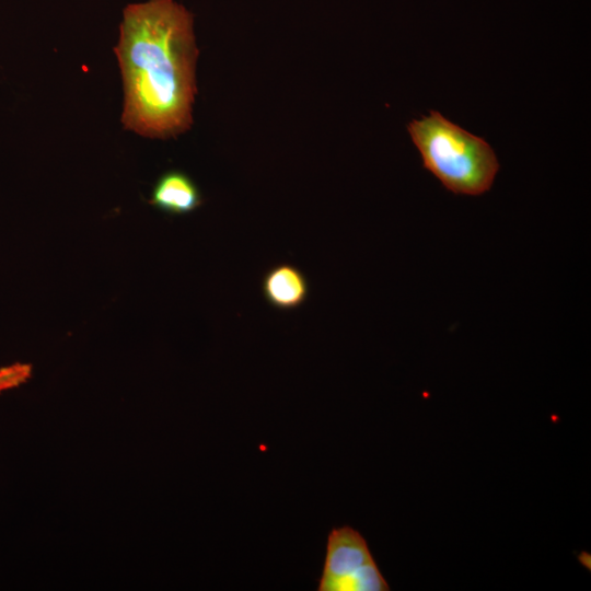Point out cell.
Returning <instances> with one entry per match:
<instances>
[{
    "label": "cell",
    "instance_id": "cell-1",
    "mask_svg": "<svg viewBox=\"0 0 591 591\" xmlns=\"http://www.w3.org/2000/svg\"><path fill=\"white\" fill-rule=\"evenodd\" d=\"M114 51L124 82L125 128L161 139L187 130L197 92L192 13L174 0L128 4Z\"/></svg>",
    "mask_w": 591,
    "mask_h": 591
},
{
    "label": "cell",
    "instance_id": "cell-2",
    "mask_svg": "<svg viewBox=\"0 0 591 591\" xmlns=\"http://www.w3.org/2000/svg\"><path fill=\"white\" fill-rule=\"evenodd\" d=\"M407 130L424 167L454 194L477 196L489 190L499 170L487 141L453 124L439 112L413 119Z\"/></svg>",
    "mask_w": 591,
    "mask_h": 591
},
{
    "label": "cell",
    "instance_id": "cell-3",
    "mask_svg": "<svg viewBox=\"0 0 591 591\" xmlns=\"http://www.w3.org/2000/svg\"><path fill=\"white\" fill-rule=\"evenodd\" d=\"M387 582L376 566L364 537L345 525L334 528L326 544L317 591H386Z\"/></svg>",
    "mask_w": 591,
    "mask_h": 591
},
{
    "label": "cell",
    "instance_id": "cell-4",
    "mask_svg": "<svg viewBox=\"0 0 591 591\" xmlns=\"http://www.w3.org/2000/svg\"><path fill=\"white\" fill-rule=\"evenodd\" d=\"M149 202L167 215H187L201 206L202 196L186 173L172 170L157 179Z\"/></svg>",
    "mask_w": 591,
    "mask_h": 591
},
{
    "label": "cell",
    "instance_id": "cell-5",
    "mask_svg": "<svg viewBox=\"0 0 591 591\" xmlns=\"http://www.w3.org/2000/svg\"><path fill=\"white\" fill-rule=\"evenodd\" d=\"M262 291L269 305L290 311L304 304L310 288L305 275L298 267L282 263L266 271L262 280Z\"/></svg>",
    "mask_w": 591,
    "mask_h": 591
},
{
    "label": "cell",
    "instance_id": "cell-6",
    "mask_svg": "<svg viewBox=\"0 0 591 591\" xmlns=\"http://www.w3.org/2000/svg\"><path fill=\"white\" fill-rule=\"evenodd\" d=\"M30 364L15 363L0 369V392L15 387L31 376Z\"/></svg>",
    "mask_w": 591,
    "mask_h": 591
}]
</instances>
